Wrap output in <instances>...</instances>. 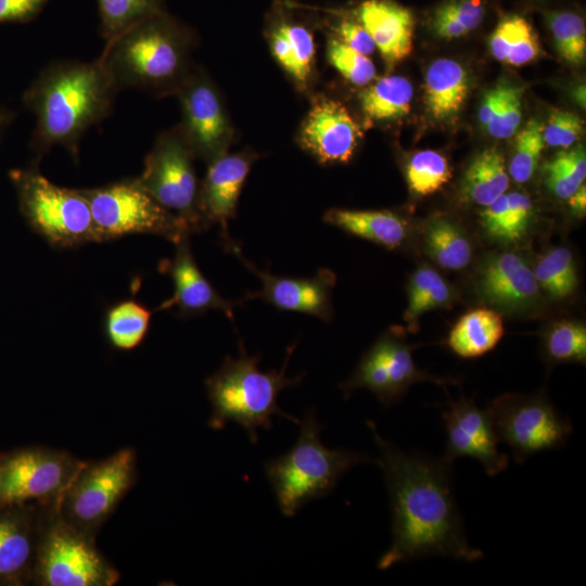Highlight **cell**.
<instances>
[{
    "instance_id": "cell-1",
    "label": "cell",
    "mask_w": 586,
    "mask_h": 586,
    "mask_svg": "<svg viewBox=\"0 0 586 586\" xmlns=\"http://www.w3.org/2000/svg\"><path fill=\"white\" fill-rule=\"evenodd\" d=\"M379 449L390 496L392 543L378 561L380 570L422 557L438 556L473 562L483 552L472 547L453 493V463L407 453L383 438L367 422Z\"/></svg>"
},
{
    "instance_id": "cell-2",
    "label": "cell",
    "mask_w": 586,
    "mask_h": 586,
    "mask_svg": "<svg viewBox=\"0 0 586 586\" xmlns=\"http://www.w3.org/2000/svg\"><path fill=\"white\" fill-rule=\"evenodd\" d=\"M118 91L99 58L47 66L24 97L36 118V149L62 145L76 156L82 135L109 115Z\"/></svg>"
},
{
    "instance_id": "cell-3",
    "label": "cell",
    "mask_w": 586,
    "mask_h": 586,
    "mask_svg": "<svg viewBox=\"0 0 586 586\" xmlns=\"http://www.w3.org/2000/svg\"><path fill=\"white\" fill-rule=\"evenodd\" d=\"M188 51L186 31L161 11L106 43L99 59L119 91L162 94L177 92L188 77Z\"/></svg>"
},
{
    "instance_id": "cell-4",
    "label": "cell",
    "mask_w": 586,
    "mask_h": 586,
    "mask_svg": "<svg viewBox=\"0 0 586 586\" xmlns=\"http://www.w3.org/2000/svg\"><path fill=\"white\" fill-rule=\"evenodd\" d=\"M239 349L238 358L226 356L219 369L205 381L212 405L208 426L218 431L228 422H235L255 444L258 441L257 430L270 429L273 416L300 423L297 418L279 407L278 396L282 390L296 386L304 374L294 378L285 374L294 345L288 348L284 364L279 371H262L258 367L259 355H247L241 342Z\"/></svg>"
},
{
    "instance_id": "cell-5",
    "label": "cell",
    "mask_w": 586,
    "mask_h": 586,
    "mask_svg": "<svg viewBox=\"0 0 586 586\" xmlns=\"http://www.w3.org/2000/svg\"><path fill=\"white\" fill-rule=\"evenodd\" d=\"M298 424L294 446L264 464L279 509L289 518L308 501L327 496L351 468L372 461L364 454L326 447L320 441L322 425L315 410L307 411Z\"/></svg>"
},
{
    "instance_id": "cell-6",
    "label": "cell",
    "mask_w": 586,
    "mask_h": 586,
    "mask_svg": "<svg viewBox=\"0 0 586 586\" xmlns=\"http://www.w3.org/2000/svg\"><path fill=\"white\" fill-rule=\"evenodd\" d=\"M81 190L90 205L97 242L151 233L176 244L191 233L184 220L157 203L136 178Z\"/></svg>"
},
{
    "instance_id": "cell-7",
    "label": "cell",
    "mask_w": 586,
    "mask_h": 586,
    "mask_svg": "<svg viewBox=\"0 0 586 586\" xmlns=\"http://www.w3.org/2000/svg\"><path fill=\"white\" fill-rule=\"evenodd\" d=\"M91 536L54 507L40 539L33 582L40 586H113L119 572L99 551Z\"/></svg>"
},
{
    "instance_id": "cell-8",
    "label": "cell",
    "mask_w": 586,
    "mask_h": 586,
    "mask_svg": "<svg viewBox=\"0 0 586 586\" xmlns=\"http://www.w3.org/2000/svg\"><path fill=\"white\" fill-rule=\"evenodd\" d=\"M137 454L131 447L118 449L79 470L62 495L58 511L78 530L97 536L136 482Z\"/></svg>"
},
{
    "instance_id": "cell-9",
    "label": "cell",
    "mask_w": 586,
    "mask_h": 586,
    "mask_svg": "<svg viewBox=\"0 0 586 586\" xmlns=\"http://www.w3.org/2000/svg\"><path fill=\"white\" fill-rule=\"evenodd\" d=\"M21 207L31 226L55 245L97 242L90 205L81 189L54 184L38 170L14 171Z\"/></svg>"
},
{
    "instance_id": "cell-10",
    "label": "cell",
    "mask_w": 586,
    "mask_h": 586,
    "mask_svg": "<svg viewBox=\"0 0 586 586\" xmlns=\"http://www.w3.org/2000/svg\"><path fill=\"white\" fill-rule=\"evenodd\" d=\"M499 442L512 451L515 462L563 447L573 428L544 394H505L486 408Z\"/></svg>"
},
{
    "instance_id": "cell-11",
    "label": "cell",
    "mask_w": 586,
    "mask_h": 586,
    "mask_svg": "<svg viewBox=\"0 0 586 586\" xmlns=\"http://www.w3.org/2000/svg\"><path fill=\"white\" fill-rule=\"evenodd\" d=\"M194 157L180 129H173L158 136L136 178L157 203L184 220L191 233L205 230L198 207Z\"/></svg>"
},
{
    "instance_id": "cell-12",
    "label": "cell",
    "mask_w": 586,
    "mask_h": 586,
    "mask_svg": "<svg viewBox=\"0 0 586 586\" xmlns=\"http://www.w3.org/2000/svg\"><path fill=\"white\" fill-rule=\"evenodd\" d=\"M86 463L65 450L24 449L10 457L1 468L0 505L58 506Z\"/></svg>"
},
{
    "instance_id": "cell-13",
    "label": "cell",
    "mask_w": 586,
    "mask_h": 586,
    "mask_svg": "<svg viewBox=\"0 0 586 586\" xmlns=\"http://www.w3.org/2000/svg\"><path fill=\"white\" fill-rule=\"evenodd\" d=\"M409 346L398 332L382 334L362 355L351 378L340 385L347 398L357 388L372 392L379 402L388 407L405 395L416 382L430 380L444 384L438 379L420 370Z\"/></svg>"
},
{
    "instance_id": "cell-14",
    "label": "cell",
    "mask_w": 586,
    "mask_h": 586,
    "mask_svg": "<svg viewBox=\"0 0 586 586\" xmlns=\"http://www.w3.org/2000/svg\"><path fill=\"white\" fill-rule=\"evenodd\" d=\"M177 93L183 118L179 129L194 156L211 163L225 154L230 126L213 85L201 75L189 74Z\"/></svg>"
},
{
    "instance_id": "cell-15",
    "label": "cell",
    "mask_w": 586,
    "mask_h": 586,
    "mask_svg": "<svg viewBox=\"0 0 586 586\" xmlns=\"http://www.w3.org/2000/svg\"><path fill=\"white\" fill-rule=\"evenodd\" d=\"M442 418L446 433L442 456L453 463L457 458L470 457L482 463L489 476L497 475L509 466V457L498 448L499 440L486 409L473 400H450Z\"/></svg>"
},
{
    "instance_id": "cell-16",
    "label": "cell",
    "mask_w": 586,
    "mask_h": 586,
    "mask_svg": "<svg viewBox=\"0 0 586 586\" xmlns=\"http://www.w3.org/2000/svg\"><path fill=\"white\" fill-rule=\"evenodd\" d=\"M54 507L0 505V583L33 582L42 532Z\"/></svg>"
},
{
    "instance_id": "cell-17",
    "label": "cell",
    "mask_w": 586,
    "mask_h": 586,
    "mask_svg": "<svg viewBox=\"0 0 586 586\" xmlns=\"http://www.w3.org/2000/svg\"><path fill=\"white\" fill-rule=\"evenodd\" d=\"M230 251L262 280V289L247 292L243 301L258 298L279 310L302 313L323 321H331L332 291L336 282V276L332 270L321 268L310 278L279 277L269 270L257 269L244 258L235 243Z\"/></svg>"
},
{
    "instance_id": "cell-18",
    "label": "cell",
    "mask_w": 586,
    "mask_h": 586,
    "mask_svg": "<svg viewBox=\"0 0 586 586\" xmlns=\"http://www.w3.org/2000/svg\"><path fill=\"white\" fill-rule=\"evenodd\" d=\"M475 290L487 305L521 313L539 302V286L533 268L512 252L488 255L481 263L475 276Z\"/></svg>"
},
{
    "instance_id": "cell-19",
    "label": "cell",
    "mask_w": 586,
    "mask_h": 586,
    "mask_svg": "<svg viewBox=\"0 0 586 586\" xmlns=\"http://www.w3.org/2000/svg\"><path fill=\"white\" fill-rule=\"evenodd\" d=\"M255 156L251 153L222 154L211 162L199 190L198 207L204 229L219 225L227 250L234 242L228 222L234 217L238 200Z\"/></svg>"
},
{
    "instance_id": "cell-20",
    "label": "cell",
    "mask_w": 586,
    "mask_h": 586,
    "mask_svg": "<svg viewBox=\"0 0 586 586\" xmlns=\"http://www.w3.org/2000/svg\"><path fill=\"white\" fill-rule=\"evenodd\" d=\"M301 143L321 164L347 163L354 155L361 130L340 102L323 99L307 114Z\"/></svg>"
},
{
    "instance_id": "cell-21",
    "label": "cell",
    "mask_w": 586,
    "mask_h": 586,
    "mask_svg": "<svg viewBox=\"0 0 586 586\" xmlns=\"http://www.w3.org/2000/svg\"><path fill=\"white\" fill-rule=\"evenodd\" d=\"M175 245L174 258L161 265V269L173 279L174 294L157 310L177 307L180 314L190 316L216 309L233 320V307L240 302L224 298L201 272L191 253L189 237Z\"/></svg>"
},
{
    "instance_id": "cell-22",
    "label": "cell",
    "mask_w": 586,
    "mask_h": 586,
    "mask_svg": "<svg viewBox=\"0 0 586 586\" xmlns=\"http://www.w3.org/2000/svg\"><path fill=\"white\" fill-rule=\"evenodd\" d=\"M358 16L388 68L410 54L415 17L409 9L392 0H366Z\"/></svg>"
},
{
    "instance_id": "cell-23",
    "label": "cell",
    "mask_w": 586,
    "mask_h": 586,
    "mask_svg": "<svg viewBox=\"0 0 586 586\" xmlns=\"http://www.w3.org/2000/svg\"><path fill=\"white\" fill-rule=\"evenodd\" d=\"M323 220L388 250L402 247L409 234L407 220L388 209L332 208L326 212Z\"/></svg>"
},
{
    "instance_id": "cell-24",
    "label": "cell",
    "mask_w": 586,
    "mask_h": 586,
    "mask_svg": "<svg viewBox=\"0 0 586 586\" xmlns=\"http://www.w3.org/2000/svg\"><path fill=\"white\" fill-rule=\"evenodd\" d=\"M469 89V76L460 63L450 59L432 62L424 79L428 113L437 122L451 120L461 111Z\"/></svg>"
},
{
    "instance_id": "cell-25",
    "label": "cell",
    "mask_w": 586,
    "mask_h": 586,
    "mask_svg": "<svg viewBox=\"0 0 586 586\" xmlns=\"http://www.w3.org/2000/svg\"><path fill=\"white\" fill-rule=\"evenodd\" d=\"M505 333L501 315L492 308H475L451 328L447 345L461 358H476L496 347Z\"/></svg>"
},
{
    "instance_id": "cell-26",
    "label": "cell",
    "mask_w": 586,
    "mask_h": 586,
    "mask_svg": "<svg viewBox=\"0 0 586 586\" xmlns=\"http://www.w3.org/2000/svg\"><path fill=\"white\" fill-rule=\"evenodd\" d=\"M481 225L492 240L512 244L527 233L533 218L534 205L528 195L513 191L504 193L481 212Z\"/></svg>"
},
{
    "instance_id": "cell-27",
    "label": "cell",
    "mask_w": 586,
    "mask_h": 586,
    "mask_svg": "<svg viewBox=\"0 0 586 586\" xmlns=\"http://www.w3.org/2000/svg\"><path fill=\"white\" fill-rule=\"evenodd\" d=\"M509 187L505 157L496 148L479 153L470 163L461 180L460 191L464 200L481 205H489Z\"/></svg>"
},
{
    "instance_id": "cell-28",
    "label": "cell",
    "mask_w": 586,
    "mask_h": 586,
    "mask_svg": "<svg viewBox=\"0 0 586 586\" xmlns=\"http://www.w3.org/2000/svg\"><path fill=\"white\" fill-rule=\"evenodd\" d=\"M424 251L438 266L463 269L472 258V245L456 221L444 216L431 218L423 228Z\"/></svg>"
},
{
    "instance_id": "cell-29",
    "label": "cell",
    "mask_w": 586,
    "mask_h": 586,
    "mask_svg": "<svg viewBox=\"0 0 586 586\" xmlns=\"http://www.w3.org/2000/svg\"><path fill=\"white\" fill-rule=\"evenodd\" d=\"M489 50L499 62L521 66L539 54V43L530 22L520 15L505 16L489 37Z\"/></svg>"
},
{
    "instance_id": "cell-30",
    "label": "cell",
    "mask_w": 586,
    "mask_h": 586,
    "mask_svg": "<svg viewBox=\"0 0 586 586\" xmlns=\"http://www.w3.org/2000/svg\"><path fill=\"white\" fill-rule=\"evenodd\" d=\"M412 97L413 88L407 78L385 76L361 92V111L372 122L397 119L409 113Z\"/></svg>"
},
{
    "instance_id": "cell-31",
    "label": "cell",
    "mask_w": 586,
    "mask_h": 586,
    "mask_svg": "<svg viewBox=\"0 0 586 586\" xmlns=\"http://www.w3.org/2000/svg\"><path fill=\"white\" fill-rule=\"evenodd\" d=\"M407 296L408 305L404 319L413 323L424 313L450 304L454 291L435 269L422 265L409 279Z\"/></svg>"
},
{
    "instance_id": "cell-32",
    "label": "cell",
    "mask_w": 586,
    "mask_h": 586,
    "mask_svg": "<svg viewBox=\"0 0 586 586\" xmlns=\"http://www.w3.org/2000/svg\"><path fill=\"white\" fill-rule=\"evenodd\" d=\"M151 311L136 301H123L109 309L105 330L114 348L130 351L144 340Z\"/></svg>"
},
{
    "instance_id": "cell-33",
    "label": "cell",
    "mask_w": 586,
    "mask_h": 586,
    "mask_svg": "<svg viewBox=\"0 0 586 586\" xmlns=\"http://www.w3.org/2000/svg\"><path fill=\"white\" fill-rule=\"evenodd\" d=\"M533 272L539 289L556 300L570 296L578 284L573 255L564 246L544 253L537 259Z\"/></svg>"
},
{
    "instance_id": "cell-34",
    "label": "cell",
    "mask_w": 586,
    "mask_h": 586,
    "mask_svg": "<svg viewBox=\"0 0 586 586\" xmlns=\"http://www.w3.org/2000/svg\"><path fill=\"white\" fill-rule=\"evenodd\" d=\"M405 174L409 190L416 195L428 196L442 189L450 180L453 171L443 154L422 150L409 157Z\"/></svg>"
},
{
    "instance_id": "cell-35",
    "label": "cell",
    "mask_w": 586,
    "mask_h": 586,
    "mask_svg": "<svg viewBox=\"0 0 586 586\" xmlns=\"http://www.w3.org/2000/svg\"><path fill=\"white\" fill-rule=\"evenodd\" d=\"M105 44L138 22L161 12V0H97Z\"/></svg>"
},
{
    "instance_id": "cell-36",
    "label": "cell",
    "mask_w": 586,
    "mask_h": 586,
    "mask_svg": "<svg viewBox=\"0 0 586 586\" xmlns=\"http://www.w3.org/2000/svg\"><path fill=\"white\" fill-rule=\"evenodd\" d=\"M545 182L553 195L568 200L585 181L586 154L582 145L556 154L544 167Z\"/></svg>"
},
{
    "instance_id": "cell-37",
    "label": "cell",
    "mask_w": 586,
    "mask_h": 586,
    "mask_svg": "<svg viewBox=\"0 0 586 586\" xmlns=\"http://www.w3.org/2000/svg\"><path fill=\"white\" fill-rule=\"evenodd\" d=\"M547 23L560 56L572 65H581L586 58V28L583 17L573 11H552Z\"/></svg>"
},
{
    "instance_id": "cell-38",
    "label": "cell",
    "mask_w": 586,
    "mask_h": 586,
    "mask_svg": "<svg viewBox=\"0 0 586 586\" xmlns=\"http://www.w3.org/2000/svg\"><path fill=\"white\" fill-rule=\"evenodd\" d=\"M545 357L551 362H585L586 328L578 321H559L545 333Z\"/></svg>"
},
{
    "instance_id": "cell-39",
    "label": "cell",
    "mask_w": 586,
    "mask_h": 586,
    "mask_svg": "<svg viewBox=\"0 0 586 586\" xmlns=\"http://www.w3.org/2000/svg\"><path fill=\"white\" fill-rule=\"evenodd\" d=\"M543 129L540 120L531 119L517 136L508 173L518 183L528 181L536 170L545 146Z\"/></svg>"
},
{
    "instance_id": "cell-40",
    "label": "cell",
    "mask_w": 586,
    "mask_h": 586,
    "mask_svg": "<svg viewBox=\"0 0 586 586\" xmlns=\"http://www.w3.org/2000/svg\"><path fill=\"white\" fill-rule=\"evenodd\" d=\"M330 64L349 82L365 86L375 77V66L368 55L347 47L340 39H331L327 47Z\"/></svg>"
},
{
    "instance_id": "cell-41",
    "label": "cell",
    "mask_w": 586,
    "mask_h": 586,
    "mask_svg": "<svg viewBox=\"0 0 586 586\" xmlns=\"http://www.w3.org/2000/svg\"><path fill=\"white\" fill-rule=\"evenodd\" d=\"M521 87L510 85L496 114L485 127L487 132L496 139H507L514 135L522 118Z\"/></svg>"
},
{
    "instance_id": "cell-42",
    "label": "cell",
    "mask_w": 586,
    "mask_h": 586,
    "mask_svg": "<svg viewBox=\"0 0 586 586\" xmlns=\"http://www.w3.org/2000/svg\"><path fill=\"white\" fill-rule=\"evenodd\" d=\"M584 120L575 113L553 111L543 129L545 144L552 148H571L582 136Z\"/></svg>"
},
{
    "instance_id": "cell-43",
    "label": "cell",
    "mask_w": 586,
    "mask_h": 586,
    "mask_svg": "<svg viewBox=\"0 0 586 586\" xmlns=\"http://www.w3.org/2000/svg\"><path fill=\"white\" fill-rule=\"evenodd\" d=\"M282 30L289 39L293 52L296 76L295 80L305 85L311 72L315 54V43L311 33L304 26L282 24Z\"/></svg>"
},
{
    "instance_id": "cell-44",
    "label": "cell",
    "mask_w": 586,
    "mask_h": 586,
    "mask_svg": "<svg viewBox=\"0 0 586 586\" xmlns=\"http://www.w3.org/2000/svg\"><path fill=\"white\" fill-rule=\"evenodd\" d=\"M436 9L461 24L468 33L481 25L486 12L482 0H446Z\"/></svg>"
},
{
    "instance_id": "cell-45",
    "label": "cell",
    "mask_w": 586,
    "mask_h": 586,
    "mask_svg": "<svg viewBox=\"0 0 586 586\" xmlns=\"http://www.w3.org/2000/svg\"><path fill=\"white\" fill-rule=\"evenodd\" d=\"M50 0H0V23L25 22L36 16Z\"/></svg>"
},
{
    "instance_id": "cell-46",
    "label": "cell",
    "mask_w": 586,
    "mask_h": 586,
    "mask_svg": "<svg viewBox=\"0 0 586 586\" xmlns=\"http://www.w3.org/2000/svg\"><path fill=\"white\" fill-rule=\"evenodd\" d=\"M337 33L343 43L361 54L370 55L375 50L372 38L360 23L343 21Z\"/></svg>"
},
{
    "instance_id": "cell-47",
    "label": "cell",
    "mask_w": 586,
    "mask_h": 586,
    "mask_svg": "<svg viewBox=\"0 0 586 586\" xmlns=\"http://www.w3.org/2000/svg\"><path fill=\"white\" fill-rule=\"evenodd\" d=\"M271 50L278 63L295 79L296 66L288 37L279 26L271 35Z\"/></svg>"
},
{
    "instance_id": "cell-48",
    "label": "cell",
    "mask_w": 586,
    "mask_h": 586,
    "mask_svg": "<svg viewBox=\"0 0 586 586\" xmlns=\"http://www.w3.org/2000/svg\"><path fill=\"white\" fill-rule=\"evenodd\" d=\"M509 84L501 82L489 89L483 97L479 109V122L482 127H486L496 114L500 103L502 102Z\"/></svg>"
},
{
    "instance_id": "cell-49",
    "label": "cell",
    "mask_w": 586,
    "mask_h": 586,
    "mask_svg": "<svg viewBox=\"0 0 586 586\" xmlns=\"http://www.w3.org/2000/svg\"><path fill=\"white\" fill-rule=\"evenodd\" d=\"M568 200L572 213L577 216H584L586 212L585 183H583Z\"/></svg>"
},
{
    "instance_id": "cell-50",
    "label": "cell",
    "mask_w": 586,
    "mask_h": 586,
    "mask_svg": "<svg viewBox=\"0 0 586 586\" xmlns=\"http://www.w3.org/2000/svg\"><path fill=\"white\" fill-rule=\"evenodd\" d=\"M573 98L578 102V104L585 107V86H578L573 91Z\"/></svg>"
},
{
    "instance_id": "cell-51",
    "label": "cell",
    "mask_w": 586,
    "mask_h": 586,
    "mask_svg": "<svg viewBox=\"0 0 586 586\" xmlns=\"http://www.w3.org/2000/svg\"><path fill=\"white\" fill-rule=\"evenodd\" d=\"M5 117H7L5 115L0 114V126L3 125V122H4Z\"/></svg>"
},
{
    "instance_id": "cell-52",
    "label": "cell",
    "mask_w": 586,
    "mask_h": 586,
    "mask_svg": "<svg viewBox=\"0 0 586 586\" xmlns=\"http://www.w3.org/2000/svg\"><path fill=\"white\" fill-rule=\"evenodd\" d=\"M0 475H1V469H0Z\"/></svg>"
}]
</instances>
